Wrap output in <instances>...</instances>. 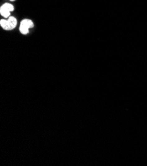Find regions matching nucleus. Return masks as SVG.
Wrapping results in <instances>:
<instances>
[{
	"label": "nucleus",
	"mask_w": 147,
	"mask_h": 166,
	"mask_svg": "<svg viewBox=\"0 0 147 166\" xmlns=\"http://www.w3.org/2000/svg\"><path fill=\"white\" fill-rule=\"evenodd\" d=\"M8 23H9V29L10 30H12L13 29L16 25H17V19H16L14 17H9L8 20Z\"/></svg>",
	"instance_id": "nucleus-1"
},
{
	"label": "nucleus",
	"mask_w": 147,
	"mask_h": 166,
	"mask_svg": "<svg viewBox=\"0 0 147 166\" xmlns=\"http://www.w3.org/2000/svg\"><path fill=\"white\" fill-rule=\"evenodd\" d=\"M0 13L5 18H8L10 16V12L5 8L3 5H2L1 8H0Z\"/></svg>",
	"instance_id": "nucleus-2"
},
{
	"label": "nucleus",
	"mask_w": 147,
	"mask_h": 166,
	"mask_svg": "<svg viewBox=\"0 0 147 166\" xmlns=\"http://www.w3.org/2000/svg\"><path fill=\"white\" fill-rule=\"evenodd\" d=\"M21 25H23L25 26H26V27H28L29 29L30 28H32L34 26L33 23H32V21L29 20V19H24L21 21Z\"/></svg>",
	"instance_id": "nucleus-3"
},
{
	"label": "nucleus",
	"mask_w": 147,
	"mask_h": 166,
	"mask_svg": "<svg viewBox=\"0 0 147 166\" xmlns=\"http://www.w3.org/2000/svg\"><path fill=\"white\" fill-rule=\"evenodd\" d=\"M0 25L2 26V28L5 30H10L9 29V25L8 23V21L6 20L2 19L0 21Z\"/></svg>",
	"instance_id": "nucleus-4"
},
{
	"label": "nucleus",
	"mask_w": 147,
	"mask_h": 166,
	"mask_svg": "<svg viewBox=\"0 0 147 166\" xmlns=\"http://www.w3.org/2000/svg\"><path fill=\"white\" fill-rule=\"evenodd\" d=\"M20 31H21V33L22 34H23V35H26L29 33V28L28 27H26V26L23 25H20Z\"/></svg>",
	"instance_id": "nucleus-5"
},
{
	"label": "nucleus",
	"mask_w": 147,
	"mask_h": 166,
	"mask_svg": "<svg viewBox=\"0 0 147 166\" xmlns=\"http://www.w3.org/2000/svg\"><path fill=\"white\" fill-rule=\"evenodd\" d=\"M3 6L6 8L7 10H9V12H12V11L14 10V7H13V5H11V4H9L8 3H5L3 5Z\"/></svg>",
	"instance_id": "nucleus-6"
},
{
	"label": "nucleus",
	"mask_w": 147,
	"mask_h": 166,
	"mask_svg": "<svg viewBox=\"0 0 147 166\" xmlns=\"http://www.w3.org/2000/svg\"><path fill=\"white\" fill-rule=\"evenodd\" d=\"M11 1H15V0H11Z\"/></svg>",
	"instance_id": "nucleus-7"
}]
</instances>
